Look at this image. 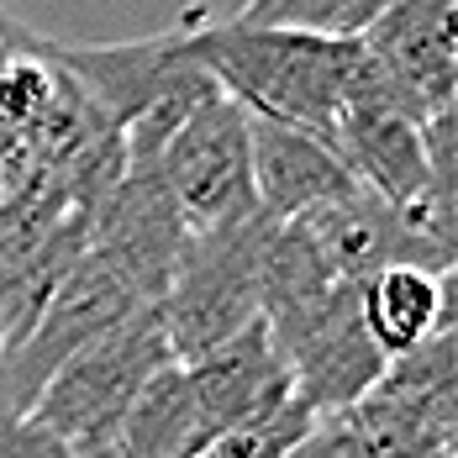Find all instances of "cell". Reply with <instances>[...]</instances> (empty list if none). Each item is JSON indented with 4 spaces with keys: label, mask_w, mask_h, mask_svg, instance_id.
I'll use <instances>...</instances> for the list:
<instances>
[{
    "label": "cell",
    "mask_w": 458,
    "mask_h": 458,
    "mask_svg": "<svg viewBox=\"0 0 458 458\" xmlns=\"http://www.w3.org/2000/svg\"><path fill=\"white\" fill-rule=\"evenodd\" d=\"M0 458H69V448L32 416L0 411Z\"/></svg>",
    "instance_id": "obj_13"
},
{
    "label": "cell",
    "mask_w": 458,
    "mask_h": 458,
    "mask_svg": "<svg viewBox=\"0 0 458 458\" xmlns=\"http://www.w3.org/2000/svg\"><path fill=\"white\" fill-rule=\"evenodd\" d=\"M448 284H454V275H437L421 264L374 269L359 284V321H364L369 343L385 359L416 353L437 327H448Z\"/></svg>",
    "instance_id": "obj_9"
},
{
    "label": "cell",
    "mask_w": 458,
    "mask_h": 458,
    "mask_svg": "<svg viewBox=\"0 0 458 458\" xmlns=\"http://www.w3.org/2000/svg\"><path fill=\"white\" fill-rule=\"evenodd\" d=\"M364 53L374 69L406 95L416 116L454 111L458 80V21L454 0H390L364 38Z\"/></svg>",
    "instance_id": "obj_6"
},
{
    "label": "cell",
    "mask_w": 458,
    "mask_h": 458,
    "mask_svg": "<svg viewBox=\"0 0 458 458\" xmlns=\"http://www.w3.org/2000/svg\"><path fill=\"white\" fill-rule=\"evenodd\" d=\"M43 43V32H32V27H21L5 5H0V58H11V53H32V47Z\"/></svg>",
    "instance_id": "obj_14"
},
{
    "label": "cell",
    "mask_w": 458,
    "mask_h": 458,
    "mask_svg": "<svg viewBox=\"0 0 458 458\" xmlns=\"http://www.w3.org/2000/svg\"><path fill=\"white\" fill-rule=\"evenodd\" d=\"M43 53L53 58V69L90 100V111L111 127L127 132L153 100L174 90L180 80L195 74L190 53H184V27L142 38V43H53L43 38Z\"/></svg>",
    "instance_id": "obj_5"
},
{
    "label": "cell",
    "mask_w": 458,
    "mask_h": 458,
    "mask_svg": "<svg viewBox=\"0 0 458 458\" xmlns=\"http://www.w3.org/2000/svg\"><path fill=\"white\" fill-rule=\"evenodd\" d=\"M184 53L242 111L284 122V127L311 132L321 142H332L337 116H343L348 90H353V74L364 64L359 43L259 27L242 16H232V21L190 16L184 21Z\"/></svg>",
    "instance_id": "obj_1"
},
{
    "label": "cell",
    "mask_w": 458,
    "mask_h": 458,
    "mask_svg": "<svg viewBox=\"0 0 458 458\" xmlns=\"http://www.w3.org/2000/svg\"><path fill=\"white\" fill-rule=\"evenodd\" d=\"M269 237H275V222L264 211L222 232H184L169 279L153 301L174 364L211 353L216 343H227L259 321Z\"/></svg>",
    "instance_id": "obj_2"
},
{
    "label": "cell",
    "mask_w": 458,
    "mask_h": 458,
    "mask_svg": "<svg viewBox=\"0 0 458 458\" xmlns=\"http://www.w3.org/2000/svg\"><path fill=\"white\" fill-rule=\"evenodd\" d=\"M21 158H27V138H21L11 122H0V174L11 180V174L21 169Z\"/></svg>",
    "instance_id": "obj_15"
},
{
    "label": "cell",
    "mask_w": 458,
    "mask_h": 458,
    "mask_svg": "<svg viewBox=\"0 0 458 458\" xmlns=\"http://www.w3.org/2000/svg\"><path fill=\"white\" fill-rule=\"evenodd\" d=\"M385 5H390V0H248L237 16H242V21H259V27L306 32V38L359 43Z\"/></svg>",
    "instance_id": "obj_11"
},
{
    "label": "cell",
    "mask_w": 458,
    "mask_h": 458,
    "mask_svg": "<svg viewBox=\"0 0 458 458\" xmlns=\"http://www.w3.org/2000/svg\"><path fill=\"white\" fill-rule=\"evenodd\" d=\"M111 448L122 458H200L211 448V432L200 421L184 364L169 359L164 369L148 374V385L132 395V406L111 437Z\"/></svg>",
    "instance_id": "obj_10"
},
{
    "label": "cell",
    "mask_w": 458,
    "mask_h": 458,
    "mask_svg": "<svg viewBox=\"0 0 458 458\" xmlns=\"http://www.w3.org/2000/svg\"><path fill=\"white\" fill-rule=\"evenodd\" d=\"M248 148H253V200L269 222H301L359 190L332 142L295 132L284 122L248 111Z\"/></svg>",
    "instance_id": "obj_8"
},
{
    "label": "cell",
    "mask_w": 458,
    "mask_h": 458,
    "mask_svg": "<svg viewBox=\"0 0 458 458\" xmlns=\"http://www.w3.org/2000/svg\"><path fill=\"white\" fill-rule=\"evenodd\" d=\"M184 374H190V390H195V406H200V421H206L211 443L232 427H242V421L279 411L295 395L290 364L279 353L275 332L264 327V317L253 327H242L237 337L216 343L211 353L190 359Z\"/></svg>",
    "instance_id": "obj_7"
},
{
    "label": "cell",
    "mask_w": 458,
    "mask_h": 458,
    "mask_svg": "<svg viewBox=\"0 0 458 458\" xmlns=\"http://www.w3.org/2000/svg\"><path fill=\"white\" fill-rule=\"evenodd\" d=\"M321 416L306 406V401H284L279 411L259 416V421H242V427H232V432H222L211 448L200 458H290L311 432H317Z\"/></svg>",
    "instance_id": "obj_12"
},
{
    "label": "cell",
    "mask_w": 458,
    "mask_h": 458,
    "mask_svg": "<svg viewBox=\"0 0 458 458\" xmlns=\"http://www.w3.org/2000/svg\"><path fill=\"white\" fill-rule=\"evenodd\" d=\"M169 364V343L158 311L142 306L132 317L111 321L106 332H95L85 348H74L64 364L47 374V385L32 401V421L47 427L64 448H100L116 437L122 416L132 406L148 374Z\"/></svg>",
    "instance_id": "obj_3"
},
{
    "label": "cell",
    "mask_w": 458,
    "mask_h": 458,
    "mask_svg": "<svg viewBox=\"0 0 458 458\" xmlns=\"http://www.w3.org/2000/svg\"><path fill=\"white\" fill-rule=\"evenodd\" d=\"M5 200H11V180L0 174V211H5Z\"/></svg>",
    "instance_id": "obj_17"
},
{
    "label": "cell",
    "mask_w": 458,
    "mask_h": 458,
    "mask_svg": "<svg viewBox=\"0 0 458 458\" xmlns=\"http://www.w3.org/2000/svg\"><path fill=\"white\" fill-rule=\"evenodd\" d=\"M153 174L184 232H222L259 216L248 111L232 95L211 90L180 122V132L164 142V153L153 158Z\"/></svg>",
    "instance_id": "obj_4"
},
{
    "label": "cell",
    "mask_w": 458,
    "mask_h": 458,
    "mask_svg": "<svg viewBox=\"0 0 458 458\" xmlns=\"http://www.w3.org/2000/svg\"><path fill=\"white\" fill-rule=\"evenodd\" d=\"M69 458H122L111 443H100V448H69Z\"/></svg>",
    "instance_id": "obj_16"
}]
</instances>
